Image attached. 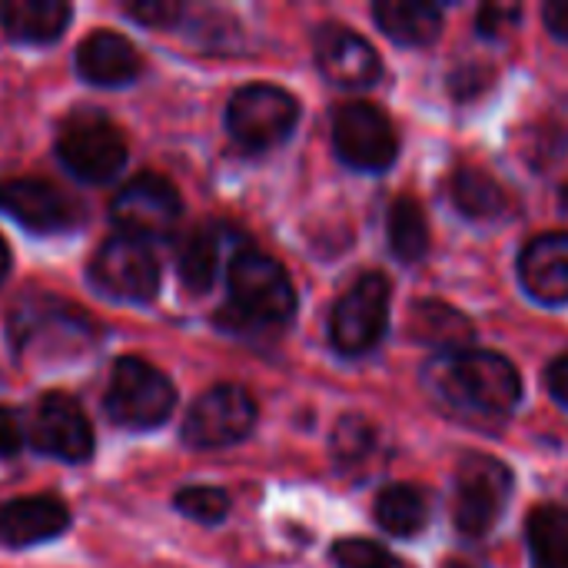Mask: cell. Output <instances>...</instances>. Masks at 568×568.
<instances>
[{"mask_svg":"<svg viewBox=\"0 0 568 568\" xmlns=\"http://www.w3.org/2000/svg\"><path fill=\"white\" fill-rule=\"evenodd\" d=\"M57 156L80 183H110L126 163V140L97 110H77L57 133Z\"/></svg>","mask_w":568,"mask_h":568,"instance_id":"cell-5","label":"cell"},{"mask_svg":"<svg viewBox=\"0 0 568 568\" xmlns=\"http://www.w3.org/2000/svg\"><path fill=\"white\" fill-rule=\"evenodd\" d=\"M413 336L436 346L439 353L469 349L473 346V326L463 313L443 306V303H419L413 320Z\"/></svg>","mask_w":568,"mask_h":568,"instance_id":"cell-25","label":"cell"},{"mask_svg":"<svg viewBox=\"0 0 568 568\" xmlns=\"http://www.w3.org/2000/svg\"><path fill=\"white\" fill-rule=\"evenodd\" d=\"M0 210L33 230V233H67L83 220V206L60 186L37 180V176H17L0 183Z\"/></svg>","mask_w":568,"mask_h":568,"instance_id":"cell-12","label":"cell"},{"mask_svg":"<svg viewBox=\"0 0 568 568\" xmlns=\"http://www.w3.org/2000/svg\"><path fill=\"white\" fill-rule=\"evenodd\" d=\"M376 523L396 539H413L429 523V503L416 486H386L376 496Z\"/></svg>","mask_w":568,"mask_h":568,"instance_id":"cell-21","label":"cell"},{"mask_svg":"<svg viewBox=\"0 0 568 568\" xmlns=\"http://www.w3.org/2000/svg\"><path fill=\"white\" fill-rule=\"evenodd\" d=\"M70 23V3L63 0H3L0 27L20 43H50Z\"/></svg>","mask_w":568,"mask_h":568,"instance_id":"cell-19","label":"cell"},{"mask_svg":"<svg viewBox=\"0 0 568 568\" xmlns=\"http://www.w3.org/2000/svg\"><path fill=\"white\" fill-rule=\"evenodd\" d=\"M336 568H403L399 559L373 539H339L329 549Z\"/></svg>","mask_w":568,"mask_h":568,"instance_id":"cell-27","label":"cell"},{"mask_svg":"<svg viewBox=\"0 0 568 568\" xmlns=\"http://www.w3.org/2000/svg\"><path fill=\"white\" fill-rule=\"evenodd\" d=\"M513 496V473L506 463L486 453L463 456L456 469V496H453V523L466 539H486L503 519Z\"/></svg>","mask_w":568,"mask_h":568,"instance_id":"cell-4","label":"cell"},{"mask_svg":"<svg viewBox=\"0 0 568 568\" xmlns=\"http://www.w3.org/2000/svg\"><path fill=\"white\" fill-rule=\"evenodd\" d=\"M90 283L120 303H150L160 290V263L150 243L116 233L90 260Z\"/></svg>","mask_w":568,"mask_h":568,"instance_id":"cell-11","label":"cell"},{"mask_svg":"<svg viewBox=\"0 0 568 568\" xmlns=\"http://www.w3.org/2000/svg\"><path fill=\"white\" fill-rule=\"evenodd\" d=\"M443 568H473V566H466V562H459V559H453V562H446Z\"/></svg>","mask_w":568,"mask_h":568,"instance_id":"cell-36","label":"cell"},{"mask_svg":"<svg viewBox=\"0 0 568 568\" xmlns=\"http://www.w3.org/2000/svg\"><path fill=\"white\" fill-rule=\"evenodd\" d=\"M423 383L433 399L466 423H506L523 399L519 369L493 349H453L436 353L423 366Z\"/></svg>","mask_w":568,"mask_h":568,"instance_id":"cell-1","label":"cell"},{"mask_svg":"<svg viewBox=\"0 0 568 568\" xmlns=\"http://www.w3.org/2000/svg\"><path fill=\"white\" fill-rule=\"evenodd\" d=\"M389 280L383 273L359 276L329 313V339L343 356H366L379 346L389 326Z\"/></svg>","mask_w":568,"mask_h":568,"instance_id":"cell-8","label":"cell"},{"mask_svg":"<svg viewBox=\"0 0 568 568\" xmlns=\"http://www.w3.org/2000/svg\"><path fill=\"white\" fill-rule=\"evenodd\" d=\"M519 283L529 300L542 306L568 303V233H542L529 240L519 253Z\"/></svg>","mask_w":568,"mask_h":568,"instance_id":"cell-15","label":"cell"},{"mask_svg":"<svg viewBox=\"0 0 568 568\" xmlns=\"http://www.w3.org/2000/svg\"><path fill=\"white\" fill-rule=\"evenodd\" d=\"M519 17H523V10L516 3H489V7L479 10V20L476 23H479V33L483 37H499L509 27H516Z\"/></svg>","mask_w":568,"mask_h":568,"instance_id":"cell-30","label":"cell"},{"mask_svg":"<svg viewBox=\"0 0 568 568\" xmlns=\"http://www.w3.org/2000/svg\"><path fill=\"white\" fill-rule=\"evenodd\" d=\"M300 123V103L290 90L273 83L240 87L226 103V130L230 136L253 153L273 150L290 140Z\"/></svg>","mask_w":568,"mask_h":568,"instance_id":"cell-6","label":"cell"},{"mask_svg":"<svg viewBox=\"0 0 568 568\" xmlns=\"http://www.w3.org/2000/svg\"><path fill=\"white\" fill-rule=\"evenodd\" d=\"M373 17L379 30L403 47H426L443 33V7L429 0H379Z\"/></svg>","mask_w":568,"mask_h":568,"instance_id":"cell-18","label":"cell"},{"mask_svg":"<svg viewBox=\"0 0 568 568\" xmlns=\"http://www.w3.org/2000/svg\"><path fill=\"white\" fill-rule=\"evenodd\" d=\"M373 446H376V429H373L369 423L353 419V416L339 419V426H336V433H333V453H336L339 463H356V459H363Z\"/></svg>","mask_w":568,"mask_h":568,"instance_id":"cell-28","label":"cell"},{"mask_svg":"<svg viewBox=\"0 0 568 568\" xmlns=\"http://www.w3.org/2000/svg\"><path fill=\"white\" fill-rule=\"evenodd\" d=\"M143 70L140 50L113 30H97L77 47V73L93 87L133 83Z\"/></svg>","mask_w":568,"mask_h":568,"instance_id":"cell-16","label":"cell"},{"mask_svg":"<svg viewBox=\"0 0 568 568\" xmlns=\"http://www.w3.org/2000/svg\"><path fill=\"white\" fill-rule=\"evenodd\" d=\"M180 216H183V200L176 186L150 170L130 176L110 200V220L116 223V230L140 243L173 236Z\"/></svg>","mask_w":568,"mask_h":568,"instance_id":"cell-7","label":"cell"},{"mask_svg":"<svg viewBox=\"0 0 568 568\" xmlns=\"http://www.w3.org/2000/svg\"><path fill=\"white\" fill-rule=\"evenodd\" d=\"M106 416L126 429H156L176 409L173 383L140 356H123L113 363L110 386L103 396Z\"/></svg>","mask_w":568,"mask_h":568,"instance_id":"cell-3","label":"cell"},{"mask_svg":"<svg viewBox=\"0 0 568 568\" xmlns=\"http://www.w3.org/2000/svg\"><path fill=\"white\" fill-rule=\"evenodd\" d=\"M226 286L230 313L233 320H240V326H286L296 316L293 280L273 256L260 250L246 246L233 253L226 266Z\"/></svg>","mask_w":568,"mask_h":568,"instance_id":"cell-2","label":"cell"},{"mask_svg":"<svg viewBox=\"0 0 568 568\" xmlns=\"http://www.w3.org/2000/svg\"><path fill=\"white\" fill-rule=\"evenodd\" d=\"M542 20H546L549 33L556 40H566L568 43V0H549L542 7Z\"/></svg>","mask_w":568,"mask_h":568,"instance_id":"cell-33","label":"cell"},{"mask_svg":"<svg viewBox=\"0 0 568 568\" xmlns=\"http://www.w3.org/2000/svg\"><path fill=\"white\" fill-rule=\"evenodd\" d=\"M173 506L186 519L203 523V526H216L230 516V496L223 489H213V486H190V489L176 493Z\"/></svg>","mask_w":568,"mask_h":568,"instance_id":"cell-26","label":"cell"},{"mask_svg":"<svg viewBox=\"0 0 568 568\" xmlns=\"http://www.w3.org/2000/svg\"><path fill=\"white\" fill-rule=\"evenodd\" d=\"M546 386H549L552 399L568 409V353L546 369Z\"/></svg>","mask_w":568,"mask_h":568,"instance_id":"cell-32","label":"cell"},{"mask_svg":"<svg viewBox=\"0 0 568 568\" xmlns=\"http://www.w3.org/2000/svg\"><path fill=\"white\" fill-rule=\"evenodd\" d=\"M70 526V513L57 496H23L0 509V539L13 549L57 539Z\"/></svg>","mask_w":568,"mask_h":568,"instance_id":"cell-17","label":"cell"},{"mask_svg":"<svg viewBox=\"0 0 568 568\" xmlns=\"http://www.w3.org/2000/svg\"><path fill=\"white\" fill-rule=\"evenodd\" d=\"M176 270L190 293H206L220 270V233L213 226H196L176 253Z\"/></svg>","mask_w":568,"mask_h":568,"instance_id":"cell-24","label":"cell"},{"mask_svg":"<svg viewBox=\"0 0 568 568\" xmlns=\"http://www.w3.org/2000/svg\"><path fill=\"white\" fill-rule=\"evenodd\" d=\"M126 13L140 20L143 27H173L183 17V7L173 0H140V3H130Z\"/></svg>","mask_w":568,"mask_h":568,"instance_id":"cell-29","label":"cell"},{"mask_svg":"<svg viewBox=\"0 0 568 568\" xmlns=\"http://www.w3.org/2000/svg\"><path fill=\"white\" fill-rule=\"evenodd\" d=\"M30 443L53 459L63 463H87L93 456V429L87 413L63 393H50L40 399L33 426H30Z\"/></svg>","mask_w":568,"mask_h":568,"instance_id":"cell-14","label":"cell"},{"mask_svg":"<svg viewBox=\"0 0 568 568\" xmlns=\"http://www.w3.org/2000/svg\"><path fill=\"white\" fill-rule=\"evenodd\" d=\"M459 80H463V77L456 73V77H453V93H456V97H473V87H463ZM466 80H476L479 87H486V83H489V73H486V70H466Z\"/></svg>","mask_w":568,"mask_h":568,"instance_id":"cell-34","label":"cell"},{"mask_svg":"<svg viewBox=\"0 0 568 568\" xmlns=\"http://www.w3.org/2000/svg\"><path fill=\"white\" fill-rule=\"evenodd\" d=\"M333 150L359 173H386L396 163L399 136L393 120L366 100H349L333 113Z\"/></svg>","mask_w":568,"mask_h":568,"instance_id":"cell-9","label":"cell"},{"mask_svg":"<svg viewBox=\"0 0 568 568\" xmlns=\"http://www.w3.org/2000/svg\"><path fill=\"white\" fill-rule=\"evenodd\" d=\"M386 233H389L393 256L403 260V263H419L429 253V223H426L423 203L416 196H409V193L393 200Z\"/></svg>","mask_w":568,"mask_h":568,"instance_id":"cell-22","label":"cell"},{"mask_svg":"<svg viewBox=\"0 0 568 568\" xmlns=\"http://www.w3.org/2000/svg\"><path fill=\"white\" fill-rule=\"evenodd\" d=\"M256 426V399L236 386L223 383L206 389L186 413L180 439L190 449H226L243 443Z\"/></svg>","mask_w":568,"mask_h":568,"instance_id":"cell-10","label":"cell"},{"mask_svg":"<svg viewBox=\"0 0 568 568\" xmlns=\"http://www.w3.org/2000/svg\"><path fill=\"white\" fill-rule=\"evenodd\" d=\"M449 200L469 220H499L509 210L506 190L479 166H459L449 176Z\"/></svg>","mask_w":568,"mask_h":568,"instance_id":"cell-20","label":"cell"},{"mask_svg":"<svg viewBox=\"0 0 568 568\" xmlns=\"http://www.w3.org/2000/svg\"><path fill=\"white\" fill-rule=\"evenodd\" d=\"M7 273H10V246H7V240L0 236V283L7 280Z\"/></svg>","mask_w":568,"mask_h":568,"instance_id":"cell-35","label":"cell"},{"mask_svg":"<svg viewBox=\"0 0 568 568\" xmlns=\"http://www.w3.org/2000/svg\"><path fill=\"white\" fill-rule=\"evenodd\" d=\"M529 552L539 568H568V509L539 506L526 523Z\"/></svg>","mask_w":568,"mask_h":568,"instance_id":"cell-23","label":"cell"},{"mask_svg":"<svg viewBox=\"0 0 568 568\" xmlns=\"http://www.w3.org/2000/svg\"><path fill=\"white\" fill-rule=\"evenodd\" d=\"M313 50H316V67L323 70V77L343 90H366L383 77L379 53L373 50L366 37H359L349 27L323 23L313 37Z\"/></svg>","mask_w":568,"mask_h":568,"instance_id":"cell-13","label":"cell"},{"mask_svg":"<svg viewBox=\"0 0 568 568\" xmlns=\"http://www.w3.org/2000/svg\"><path fill=\"white\" fill-rule=\"evenodd\" d=\"M27 443V429L17 409L0 406V456H13L20 453V446Z\"/></svg>","mask_w":568,"mask_h":568,"instance_id":"cell-31","label":"cell"}]
</instances>
